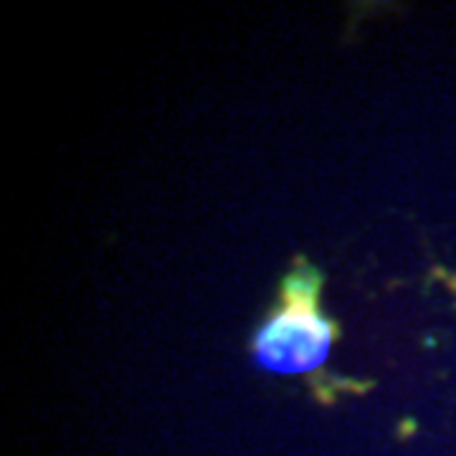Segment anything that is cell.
Wrapping results in <instances>:
<instances>
[{"instance_id": "obj_1", "label": "cell", "mask_w": 456, "mask_h": 456, "mask_svg": "<svg viewBox=\"0 0 456 456\" xmlns=\"http://www.w3.org/2000/svg\"><path fill=\"white\" fill-rule=\"evenodd\" d=\"M322 274L299 264L284 279V305L254 335V358L277 375H307L325 365L338 325L320 310Z\"/></svg>"}]
</instances>
